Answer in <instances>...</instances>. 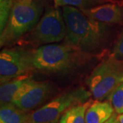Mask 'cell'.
I'll return each instance as SVG.
<instances>
[{"mask_svg": "<svg viewBox=\"0 0 123 123\" xmlns=\"http://www.w3.org/2000/svg\"><path fill=\"white\" fill-rule=\"evenodd\" d=\"M62 14L66 27V44L85 54H97L105 48L109 37L106 24L73 6H64Z\"/></svg>", "mask_w": 123, "mask_h": 123, "instance_id": "1", "label": "cell"}, {"mask_svg": "<svg viewBox=\"0 0 123 123\" xmlns=\"http://www.w3.org/2000/svg\"><path fill=\"white\" fill-rule=\"evenodd\" d=\"M42 14L43 6L34 0H14L8 22L1 31V47L15 43L33 30Z\"/></svg>", "mask_w": 123, "mask_h": 123, "instance_id": "2", "label": "cell"}, {"mask_svg": "<svg viewBox=\"0 0 123 123\" xmlns=\"http://www.w3.org/2000/svg\"><path fill=\"white\" fill-rule=\"evenodd\" d=\"M84 53L69 44H49L40 47L33 53L34 69L45 73H64L73 69Z\"/></svg>", "mask_w": 123, "mask_h": 123, "instance_id": "3", "label": "cell"}, {"mask_svg": "<svg viewBox=\"0 0 123 123\" xmlns=\"http://www.w3.org/2000/svg\"><path fill=\"white\" fill-rule=\"evenodd\" d=\"M92 96L96 100L108 98L123 84V60L111 55L98 64L86 80Z\"/></svg>", "mask_w": 123, "mask_h": 123, "instance_id": "4", "label": "cell"}, {"mask_svg": "<svg viewBox=\"0 0 123 123\" xmlns=\"http://www.w3.org/2000/svg\"><path fill=\"white\" fill-rule=\"evenodd\" d=\"M91 93L84 87L68 90L44 105L28 113L29 123H57L70 107L88 101Z\"/></svg>", "mask_w": 123, "mask_h": 123, "instance_id": "5", "label": "cell"}, {"mask_svg": "<svg viewBox=\"0 0 123 123\" xmlns=\"http://www.w3.org/2000/svg\"><path fill=\"white\" fill-rule=\"evenodd\" d=\"M34 51L23 47H6L0 53V80L1 84L25 77L33 69Z\"/></svg>", "mask_w": 123, "mask_h": 123, "instance_id": "6", "label": "cell"}, {"mask_svg": "<svg viewBox=\"0 0 123 123\" xmlns=\"http://www.w3.org/2000/svg\"><path fill=\"white\" fill-rule=\"evenodd\" d=\"M66 27L63 14L57 8L47 10L32 31L33 40L39 44H51L66 38Z\"/></svg>", "mask_w": 123, "mask_h": 123, "instance_id": "7", "label": "cell"}, {"mask_svg": "<svg viewBox=\"0 0 123 123\" xmlns=\"http://www.w3.org/2000/svg\"><path fill=\"white\" fill-rule=\"evenodd\" d=\"M51 87L47 81H36L26 77L14 97L12 104L25 112L35 110L48 98Z\"/></svg>", "mask_w": 123, "mask_h": 123, "instance_id": "8", "label": "cell"}, {"mask_svg": "<svg viewBox=\"0 0 123 123\" xmlns=\"http://www.w3.org/2000/svg\"><path fill=\"white\" fill-rule=\"evenodd\" d=\"M81 10L90 18L106 25L123 22V10L115 4L106 3Z\"/></svg>", "mask_w": 123, "mask_h": 123, "instance_id": "9", "label": "cell"}, {"mask_svg": "<svg viewBox=\"0 0 123 123\" xmlns=\"http://www.w3.org/2000/svg\"><path fill=\"white\" fill-rule=\"evenodd\" d=\"M110 101H94L86 113V123H104L114 113Z\"/></svg>", "mask_w": 123, "mask_h": 123, "instance_id": "10", "label": "cell"}, {"mask_svg": "<svg viewBox=\"0 0 123 123\" xmlns=\"http://www.w3.org/2000/svg\"><path fill=\"white\" fill-rule=\"evenodd\" d=\"M0 123H29L28 113L12 103L1 105Z\"/></svg>", "mask_w": 123, "mask_h": 123, "instance_id": "11", "label": "cell"}, {"mask_svg": "<svg viewBox=\"0 0 123 123\" xmlns=\"http://www.w3.org/2000/svg\"><path fill=\"white\" fill-rule=\"evenodd\" d=\"M92 101L89 99L82 103L70 107L60 119V123H86V113Z\"/></svg>", "mask_w": 123, "mask_h": 123, "instance_id": "12", "label": "cell"}, {"mask_svg": "<svg viewBox=\"0 0 123 123\" xmlns=\"http://www.w3.org/2000/svg\"><path fill=\"white\" fill-rule=\"evenodd\" d=\"M27 77H21L1 84L0 103L1 105L12 103L14 97L22 86Z\"/></svg>", "mask_w": 123, "mask_h": 123, "instance_id": "13", "label": "cell"}, {"mask_svg": "<svg viewBox=\"0 0 123 123\" xmlns=\"http://www.w3.org/2000/svg\"><path fill=\"white\" fill-rule=\"evenodd\" d=\"M53 1L55 8L60 6H73L81 10L102 4L105 0H53Z\"/></svg>", "mask_w": 123, "mask_h": 123, "instance_id": "14", "label": "cell"}, {"mask_svg": "<svg viewBox=\"0 0 123 123\" xmlns=\"http://www.w3.org/2000/svg\"><path fill=\"white\" fill-rule=\"evenodd\" d=\"M116 114H123V84L111 93L108 98Z\"/></svg>", "mask_w": 123, "mask_h": 123, "instance_id": "15", "label": "cell"}, {"mask_svg": "<svg viewBox=\"0 0 123 123\" xmlns=\"http://www.w3.org/2000/svg\"><path fill=\"white\" fill-rule=\"evenodd\" d=\"M0 31H2L8 22L14 0H0Z\"/></svg>", "mask_w": 123, "mask_h": 123, "instance_id": "16", "label": "cell"}, {"mask_svg": "<svg viewBox=\"0 0 123 123\" xmlns=\"http://www.w3.org/2000/svg\"><path fill=\"white\" fill-rule=\"evenodd\" d=\"M111 55L118 60H123V30L115 43Z\"/></svg>", "mask_w": 123, "mask_h": 123, "instance_id": "17", "label": "cell"}, {"mask_svg": "<svg viewBox=\"0 0 123 123\" xmlns=\"http://www.w3.org/2000/svg\"><path fill=\"white\" fill-rule=\"evenodd\" d=\"M104 123H120L118 120V117L117 116L116 114H114L111 116L110 119H108Z\"/></svg>", "mask_w": 123, "mask_h": 123, "instance_id": "18", "label": "cell"}, {"mask_svg": "<svg viewBox=\"0 0 123 123\" xmlns=\"http://www.w3.org/2000/svg\"><path fill=\"white\" fill-rule=\"evenodd\" d=\"M118 120H119V121H120V123H123V114H120L119 116H118Z\"/></svg>", "mask_w": 123, "mask_h": 123, "instance_id": "19", "label": "cell"}]
</instances>
